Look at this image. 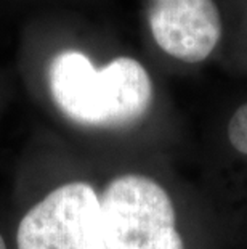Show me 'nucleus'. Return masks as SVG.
Instances as JSON below:
<instances>
[{
	"instance_id": "nucleus-6",
	"label": "nucleus",
	"mask_w": 247,
	"mask_h": 249,
	"mask_svg": "<svg viewBox=\"0 0 247 249\" xmlns=\"http://www.w3.org/2000/svg\"><path fill=\"white\" fill-rule=\"evenodd\" d=\"M0 249H7V245H5V241H3L2 235H0Z\"/></svg>"
},
{
	"instance_id": "nucleus-5",
	"label": "nucleus",
	"mask_w": 247,
	"mask_h": 249,
	"mask_svg": "<svg viewBox=\"0 0 247 249\" xmlns=\"http://www.w3.org/2000/svg\"><path fill=\"white\" fill-rule=\"evenodd\" d=\"M228 139L234 150L247 155V103L236 109L228 124Z\"/></svg>"
},
{
	"instance_id": "nucleus-2",
	"label": "nucleus",
	"mask_w": 247,
	"mask_h": 249,
	"mask_svg": "<svg viewBox=\"0 0 247 249\" xmlns=\"http://www.w3.org/2000/svg\"><path fill=\"white\" fill-rule=\"evenodd\" d=\"M99 201L106 249H185L170 196L149 177L114 178Z\"/></svg>"
},
{
	"instance_id": "nucleus-4",
	"label": "nucleus",
	"mask_w": 247,
	"mask_h": 249,
	"mask_svg": "<svg viewBox=\"0 0 247 249\" xmlns=\"http://www.w3.org/2000/svg\"><path fill=\"white\" fill-rule=\"evenodd\" d=\"M148 21L156 44L185 63L204 61L222 39L214 0H151Z\"/></svg>"
},
{
	"instance_id": "nucleus-1",
	"label": "nucleus",
	"mask_w": 247,
	"mask_h": 249,
	"mask_svg": "<svg viewBox=\"0 0 247 249\" xmlns=\"http://www.w3.org/2000/svg\"><path fill=\"white\" fill-rule=\"evenodd\" d=\"M49 87L55 105L67 119L85 127L120 129L148 113L152 82L140 61L119 56L95 68L77 50L58 53L49 68Z\"/></svg>"
},
{
	"instance_id": "nucleus-3",
	"label": "nucleus",
	"mask_w": 247,
	"mask_h": 249,
	"mask_svg": "<svg viewBox=\"0 0 247 249\" xmlns=\"http://www.w3.org/2000/svg\"><path fill=\"white\" fill-rule=\"evenodd\" d=\"M18 249H106L101 201L90 183H66L21 219Z\"/></svg>"
}]
</instances>
